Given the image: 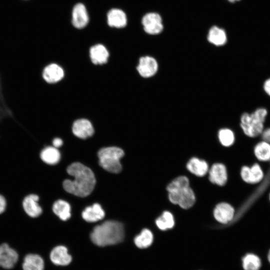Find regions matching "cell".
I'll return each instance as SVG.
<instances>
[{
    "instance_id": "obj_31",
    "label": "cell",
    "mask_w": 270,
    "mask_h": 270,
    "mask_svg": "<svg viewBox=\"0 0 270 270\" xmlns=\"http://www.w3.org/2000/svg\"><path fill=\"white\" fill-rule=\"evenodd\" d=\"M260 136L262 140L270 143V126L264 128Z\"/></svg>"
},
{
    "instance_id": "obj_1",
    "label": "cell",
    "mask_w": 270,
    "mask_h": 270,
    "mask_svg": "<svg viewBox=\"0 0 270 270\" xmlns=\"http://www.w3.org/2000/svg\"><path fill=\"white\" fill-rule=\"evenodd\" d=\"M67 172L74 180H66L63 187L66 191L80 197L88 196L93 190L96 180L92 171L83 164L76 162L67 168Z\"/></svg>"
},
{
    "instance_id": "obj_5",
    "label": "cell",
    "mask_w": 270,
    "mask_h": 270,
    "mask_svg": "<svg viewBox=\"0 0 270 270\" xmlns=\"http://www.w3.org/2000/svg\"><path fill=\"white\" fill-rule=\"evenodd\" d=\"M168 196L172 204L184 209L192 207L196 200L195 194L190 186L168 192Z\"/></svg>"
},
{
    "instance_id": "obj_33",
    "label": "cell",
    "mask_w": 270,
    "mask_h": 270,
    "mask_svg": "<svg viewBox=\"0 0 270 270\" xmlns=\"http://www.w3.org/2000/svg\"><path fill=\"white\" fill-rule=\"evenodd\" d=\"M6 206V202L4 197L0 194V214L3 213Z\"/></svg>"
},
{
    "instance_id": "obj_38",
    "label": "cell",
    "mask_w": 270,
    "mask_h": 270,
    "mask_svg": "<svg viewBox=\"0 0 270 270\" xmlns=\"http://www.w3.org/2000/svg\"><path fill=\"white\" fill-rule=\"evenodd\" d=\"M0 110H0V113H1Z\"/></svg>"
},
{
    "instance_id": "obj_34",
    "label": "cell",
    "mask_w": 270,
    "mask_h": 270,
    "mask_svg": "<svg viewBox=\"0 0 270 270\" xmlns=\"http://www.w3.org/2000/svg\"><path fill=\"white\" fill-rule=\"evenodd\" d=\"M63 142L62 140L59 138H54L52 140L53 146L58 148L62 146Z\"/></svg>"
},
{
    "instance_id": "obj_12",
    "label": "cell",
    "mask_w": 270,
    "mask_h": 270,
    "mask_svg": "<svg viewBox=\"0 0 270 270\" xmlns=\"http://www.w3.org/2000/svg\"><path fill=\"white\" fill-rule=\"evenodd\" d=\"M39 196L36 194H30L24 198L22 208L29 216L35 218L39 216L42 212V207L38 204Z\"/></svg>"
},
{
    "instance_id": "obj_11",
    "label": "cell",
    "mask_w": 270,
    "mask_h": 270,
    "mask_svg": "<svg viewBox=\"0 0 270 270\" xmlns=\"http://www.w3.org/2000/svg\"><path fill=\"white\" fill-rule=\"evenodd\" d=\"M139 74L142 77L148 78L154 76L158 70L156 60L150 56H142L136 68Z\"/></svg>"
},
{
    "instance_id": "obj_37",
    "label": "cell",
    "mask_w": 270,
    "mask_h": 270,
    "mask_svg": "<svg viewBox=\"0 0 270 270\" xmlns=\"http://www.w3.org/2000/svg\"><path fill=\"white\" fill-rule=\"evenodd\" d=\"M269 199H270V194H269Z\"/></svg>"
},
{
    "instance_id": "obj_26",
    "label": "cell",
    "mask_w": 270,
    "mask_h": 270,
    "mask_svg": "<svg viewBox=\"0 0 270 270\" xmlns=\"http://www.w3.org/2000/svg\"><path fill=\"white\" fill-rule=\"evenodd\" d=\"M154 236L152 232L148 228H144L135 237L134 242L138 248H145L152 244Z\"/></svg>"
},
{
    "instance_id": "obj_35",
    "label": "cell",
    "mask_w": 270,
    "mask_h": 270,
    "mask_svg": "<svg viewBox=\"0 0 270 270\" xmlns=\"http://www.w3.org/2000/svg\"><path fill=\"white\" fill-rule=\"evenodd\" d=\"M268 260L270 264V250L268 252Z\"/></svg>"
},
{
    "instance_id": "obj_3",
    "label": "cell",
    "mask_w": 270,
    "mask_h": 270,
    "mask_svg": "<svg viewBox=\"0 0 270 270\" xmlns=\"http://www.w3.org/2000/svg\"><path fill=\"white\" fill-rule=\"evenodd\" d=\"M268 110L259 107L251 113L244 112L240 118V126L244 134L251 138L260 136L264 129Z\"/></svg>"
},
{
    "instance_id": "obj_36",
    "label": "cell",
    "mask_w": 270,
    "mask_h": 270,
    "mask_svg": "<svg viewBox=\"0 0 270 270\" xmlns=\"http://www.w3.org/2000/svg\"><path fill=\"white\" fill-rule=\"evenodd\" d=\"M229 2H232V3H233V2H234L236 1H238L240 0H228Z\"/></svg>"
},
{
    "instance_id": "obj_6",
    "label": "cell",
    "mask_w": 270,
    "mask_h": 270,
    "mask_svg": "<svg viewBox=\"0 0 270 270\" xmlns=\"http://www.w3.org/2000/svg\"><path fill=\"white\" fill-rule=\"evenodd\" d=\"M141 24L144 31L150 35L160 34L164 30V24L161 16L156 12H149L144 14Z\"/></svg>"
},
{
    "instance_id": "obj_18",
    "label": "cell",
    "mask_w": 270,
    "mask_h": 270,
    "mask_svg": "<svg viewBox=\"0 0 270 270\" xmlns=\"http://www.w3.org/2000/svg\"><path fill=\"white\" fill-rule=\"evenodd\" d=\"M64 76V71L61 66L56 64H51L44 68L42 72L44 80L49 84L60 81Z\"/></svg>"
},
{
    "instance_id": "obj_4",
    "label": "cell",
    "mask_w": 270,
    "mask_h": 270,
    "mask_svg": "<svg viewBox=\"0 0 270 270\" xmlns=\"http://www.w3.org/2000/svg\"><path fill=\"white\" fill-rule=\"evenodd\" d=\"M98 155L99 164L104 169L114 174L121 172L120 160L124 155L122 149L116 146L104 148L98 151Z\"/></svg>"
},
{
    "instance_id": "obj_9",
    "label": "cell",
    "mask_w": 270,
    "mask_h": 270,
    "mask_svg": "<svg viewBox=\"0 0 270 270\" xmlns=\"http://www.w3.org/2000/svg\"><path fill=\"white\" fill-rule=\"evenodd\" d=\"M240 176L244 182L256 184L263 180L264 173L260 166L256 163L251 166H242L240 170Z\"/></svg>"
},
{
    "instance_id": "obj_10",
    "label": "cell",
    "mask_w": 270,
    "mask_h": 270,
    "mask_svg": "<svg viewBox=\"0 0 270 270\" xmlns=\"http://www.w3.org/2000/svg\"><path fill=\"white\" fill-rule=\"evenodd\" d=\"M106 23L111 28H124L128 24V17L122 9L114 8L108 10L106 14Z\"/></svg>"
},
{
    "instance_id": "obj_7",
    "label": "cell",
    "mask_w": 270,
    "mask_h": 270,
    "mask_svg": "<svg viewBox=\"0 0 270 270\" xmlns=\"http://www.w3.org/2000/svg\"><path fill=\"white\" fill-rule=\"evenodd\" d=\"M90 16L84 4L79 2L72 7L71 12V24L77 30L84 28L89 24Z\"/></svg>"
},
{
    "instance_id": "obj_14",
    "label": "cell",
    "mask_w": 270,
    "mask_h": 270,
    "mask_svg": "<svg viewBox=\"0 0 270 270\" xmlns=\"http://www.w3.org/2000/svg\"><path fill=\"white\" fill-rule=\"evenodd\" d=\"M208 178L213 184L220 186L224 185L228 180L226 166L221 163L214 164L208 170Z\"/></svg>"
},
{
    "instance_id": "obj_15",
    "label": "cell",
    "mask_w": 270,
    "mask_h": 270,
    "mask_svg": "<svg viewBox=\"0 0 270 270\" xmlns=\"http://www.w3.org/2000/svg\"><path fill=\"white\" fill-rule=\"evenodd\" d=\"M72 130L76 136L82 139L91 136L94 132L92 123L84 118L76 120L72 124Z\"/></svg>"
},
{
    "instance_id": "obj_8",
    "label": "cell",
    "mask_w": 270,
    "mask_h": 270,
    "mask_svg": "<svg viewBox=\"0 0 270 270\" xmlns=\"http://www.w3.org/2000/svg\"><path fill=\"white\" fill-rule=\"evenodd\" d=\"M18 259V254L15 250L8 244H0V267L5 269L14 268Z\"/></svg>"
},
{
    "instance_id": "obj_19",
    "label": "cell",
    "mask_w": 270,
    "mask_h": 270,
    "mask_svg": "<svg viewBox=\"0 0 270 270\" xmlns=\"http://www.w3.org/2000/svg\"><path fill=\"white\" fill-rule=\"evenodd\" d=\"M207 40L211 44L215 46H220L226 43L227 34L224 28L216 26H214L208 30Z\"/></svg>"
},
{
    "instance_id": "obj_30",
    "label": "cell",
    "mask_w": 270,
    "mask_h": 270,
    "mask_svg": "<svg viewBox=\"0 0 270 270\" xmlns=\"http://www.w3.org/2000/svg\"><path fill=\"white\" fill-rule=\"evenodd\" d=\"M190 186L188 178L186 176H179L173 180L168 186L166 190L168 192Z\"/></svg>"
},
{
    "instance_id": "obj_13",
    "label": "cell",
    "mask_w": 270,
    "mask_h": 270,
    "mask_svg": "<svg viewBox=\"0 0 270 270\" xmlns=\"http://www.w3.org/2000/svg\"><path fill=\"white\" fill-rule=\"evenodd\" d=\"M234 212V209L232 205L227 202H221L216 206L213 214L218 222L226 224L233 219Z\"/></svg>"
},
{
    "instance_id": "obj_32",
    "label": "cell",
    "mask_w": 270,
    "mask_h": 270,
    "mask_svg": "<svg viewBox=\"0 0 270 270\" xmlns=\"http://www.w3.org/2000/svg\"><path fill=\"white\" fill-rule=\"evenodd\" d=\"M262 88L264 92L270 97V77L264 81L262 84Z\"/></svg>"
},
{
    "instance_id": "obj_22",
    "label": "cell",
    "mask_w": 270,
    "mask_h": 270,
    "mask_svg": "<svg viewBox=\"0 0 270 270\" xmlns=\"http://www.w3.org/2000/svg\"><path fill=\"white\" fill-rule=\"evenodd\" d=\"M44 261L39 255L29 254L26 255L22 264L23 270H44Z\"/></svg>"
},
{
    "instance_id": "obj_23",
    "label": "cell",
    "mask_w": 270,
    "mask_h": 270,
    "mask_svg": "<svg viewBox=\"0 0 270 270\" xmlns=\"http://www.w3.org/2000/svg\"><path fill=\"white\" fill-rule=\"evenodd\" d=\"M40 157L46 164L53 165L60 162V154L57 148L49 146L46 147L41 151Z\"/></svg>"
},
{
    "instance_id": "obj_17",
    "label": "cell",
    "mask_w": 270,
    "mask_h": 270,
    "mask_svg": "<svg viewBox=\"0 0 270 270\" xmlns=\"http://www.w3.org/2000/svg\"><path fill=\"white\" fill-rule=\"evenodd\" d=\"M90 57L92 62L94 64H102L108 62L109 52L106 47L98 44L91 46L89 50Z\"/></svg>"
},
{
    "instance_id": "obj_24",
    "label": "cell",
    "mask_w": 270,
    "mask_h": 270,
    "mask_svg": "<svg viewBox=\"0 0 270 270\" xmlns=\"http://www.w3.org/2000/svg\"><path fill=\"white\" fill-rule=\"evenodd\" d=\"M254 152L259 161H270V143L262 140L255 145Z\"/></svg>"
},
{
    "instance_id": "obj_21",
    "label": "cell",
    "mask_w": 270,
    "mask_h": 270,
    "mask_svg": "<svg viewBox=\"0 0 270 270\" xmlns=\"http://www.w3.org/2000/svg\"><path fill=\"white\" fill-rule=\"evenodd\" d=\"M188 170L198 176H203L208 172V166L204 160L197 158H190L186 164Z\"/></svg>"
},
{
    "instance_id": "obj_16",
    "label": "cell",
    "mask_w": 270,
    "mask_h": 270,
    "mask_svg": "<svg viewBox=\"0 0 270 270\" xmlns=\"http://www.w3.org/2000/svg\"><path fill=\"white\" fill-rule=\"evenodd\" d=\"M50 258L53 264L58 266H66L72 261V256L67 248L63 246L54 248L50 253Z\"/></svg>"
},
{
    "instance_id": "obj_25",
    "label": "cell",
    "mask_w": 270,
    "mask_h": 270,
    "mask_svg": "<svg viewBox=\"0 0 270 270\" xmlns=\"http://www.w3.org/2000/svg\"><path fill=\"white\" fill-rule=\"evenodd\" d=\"M52 210L62 220H68L71 216L70 204L62 200H58L54 203Z\"/></svg>"
},
{
    "instance_id": "obj_20",
    "label": "cell",
    "mask_w": 270,
    "mask_h": 270,
    "mask_svg": "<svg viewBox=\"0 0 270 270\" xmlns=\"http://www.w3.org/2000/svg\"><path fill=\"white\" fill-rule=\"evenodd\" d=\"M82 218L90 222H96L104 217V212L98 204L86 207L82 212Z\"/></svg>"
},
{
    "instance_id": "obj_27",
    "label": "cell",
    "mask_w": 270,
    "mask_h": 270,
    "mask_svg": "<svg viewBox=\"0 0 270 270\" xmlns=\"http://www.w3.org/2000/svg\"><path fill=\"white\" fill-rule=\"evenodd\" d=\"M242 266L244 270H260L262 262L258 256L252 253H248L242 258Z\"/></svg>"
},
{
    "instance_id": "obj_28",
    "label": "cell",
    "mask_w": 270,
    "mask_h": 270,
    "mask_svg": "<svg viewBox=\"0 0 270 270\" xmlns=\"http://www.w3.org/2000/svg\"><path fill=\"white\" fill-rule=\"evenodd\" d=\"M158 228L162 230L172 228L174 225V220L172 214L168 211H164L156 220Z\"/></svg>"
},
{
    "instance_id": "obj_29",
    "label": "cell",
    "mask_w": 270,
    "mask_h": 270,
    "mask_svg": "<svg viewBox=\"0 0 270 270\" xmlns=\"http://www.w3.org/2000/svg\"><path fill=\"white\" fill-rule=\"evenodd\" d=\"M218 138L220 144L226 147L231 146L235 140L234 132L228 128L220 130L218 132Z\"/></svg>"
},
{
    "instance_id": "obj_2",
    "label": "cell",
    "mask_w": 270,
    "mask_h": 270,
    "mask_svg": "<svg viewBox=\"0 0 270 270\" xmlns=\"http://www.w3.org/2000/svg\"><path fill=\"white\" fill-rule=\"evenodd\" d=\"M124 233L122 224L117 221L108 220L95 226L90 236L95 244L104 246L121 242L124 239Z\"/></svg>"
}]
</instances>
